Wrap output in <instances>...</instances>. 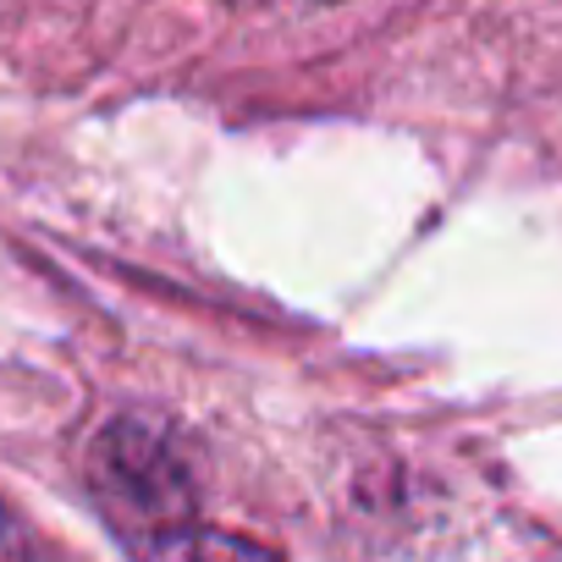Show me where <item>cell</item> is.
<instances>
[{"label":"cell","mask_w":562,"mask_h":562,"mask_svg":"<svg viewBox=\"0 0 562 562\" xmlns=\"http://www.w3.org/2000/svg\"><path fill=\"white\" fill-rule=\"evenodd\" d=\"M89 496L105 513V524L122 535V546L171 557L193 551V524H199V480L188 469L182 441L144 419H111L94 447H89Z\"/></svg>","instance_id":"cell-1"},{"label":"cell","mask_w":562,"mask_h":562,"mask_svg":"<svg viewBox=\"0 0 562 562\" xmlns=\"http://www.w3.org/2000/svg\"><path fill=\"white\" fill-rule=\"evenodd\" d=\"M18 546H23V535L7 524V513H0V551H18Z\"/></svg>","instance_id":"cell-2"}]
</instances>
